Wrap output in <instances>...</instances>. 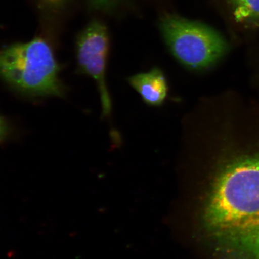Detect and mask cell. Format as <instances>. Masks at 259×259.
Masks as SVG:
<instances>
[{"label": "cell", "mask_w": 259, "mask_h": 259, "mask_svg": "<svg viewBox=\"0 0 259 259\" xmlns=\"http://www.w3.org/2000/svg\"><path fill=\"white\" fill-rule=\"evenodd\" d=\"M10 134L9 124L3 116L0 115V144L8 138Z\"/></svg>", "instance_id": "cell-9"}, {"label": "cell", "mask_w": 259, "mask_h": 259, "mask_svg": "<svg viewBox=\"0 0 259 259\" xmlns=\"http://www.w3.org/2000/svg\"><path fill=\"white\" fill-rule=\"evenodd\" d=\"M160 28L173 56L190 69H208L228 50L225 38L213 29L180 16H164Z\"/></svg>", "instance_id": "cell-3"}, {"label": "cell", "mask_w": 259, "mask_h": 259, "mask_svg": "<svg viewBox=\"0 0 259 259\" xmlns=\"http://www.w3.org/2000/svg\"><path fill=\"white\" fill-rule=\"evenodd\" d=\"M109 44L106 26L98 20L91 22L77 37L76 57L79 69L96 81L105 116L110 115L112 106L106 82Z\"/></svg>", "instance_id": "cell-4"}, {"label": "cell", "mask_w": 259, "mask_h": 259, "mask_svg": "<svg viewBox=\"0 0 259 259\" xmlns=\"http://www.w3.org/2000/svg\"><path fill=\"white\" fill-rule=\"evenodd\" d=\"M203 222L219 259H259V150L219 170Z\"/></svg>", "instance_id": "cell-1"}, {"label": "cell", "mask_w": 259, "mask_h": 259, "mask_svg": "<svg viewBox=\"0 0 259 259\" xmlns=\"http://www.w3.org/2000/svg\"><path fill=\"white\" fill-rule=\"evenodd\" d=\"M122 0H89V5L94 9L109 11L120 4Z\"/></svg>", "instance_id": "cell-7"}, {"label": "cell", "mask_w": 259, "mask_h": 259, "mask_svg": "<svg viewBox=\"0 0 259 259\" xmlns=\"http://www.w3.org/2000/svg\"><path fill=\"white\" fill-rule=\"evenodd\" d=\"M60 71L54 49L44 37L0 49V77L24 95L63 97Z\"/></svg>", "instance_id": "cell-2"}, {"label": "cell", "mask_w": 259, "mask_h": 259, "mask_svg": "<svg viewBox=\"0 0 259 259\" xmlns=\"http://www.w3.org/2000/svg\"><path fill=\"white\" fill-rule=\"evenodd\" d=\"M128 81L148 105H161L166 98L168 88L166 77L157 68L147 73L135 74L130 77Z\"/></svg>", "instance_id": "cell-5"}, {"label": "cell", "mask_w": 259, "mask_h": 259, "mask_svg": "<svg viewBox=\"0 0 259 259\" xmlns=\"http://www.w3.org/2000/svg\"><path fill=\"white\" fill-rule=\"evenodd\" d=\"M235 20L245 22L259 19V0H230Z\"/></svg>", "instance_id": "cell-6"}, {"label": "cell", "mask_w": 259, "mask_h": 259, "mask_svg": "<svg viewBox=\"0 0 259 259\" xmlns=\"http://www.w3.org/2000/svg\"><path fill=\"white\" fill-rule=\"evenodd\" d=\"M40 5L45 9L57 11L64 8L68 0H38Z\"/></svg>", "instance_id": "cell-8"}]
</instances>
